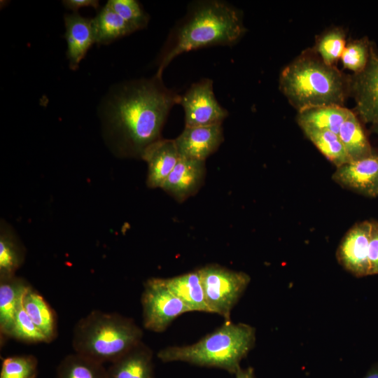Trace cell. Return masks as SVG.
I'll use <instances>...</instances> for the list:
<instances>
[{"instance_id": "obj_1", "label": "cell", "mask_w": 378, "mask_h": 378, "mask_svg": "<svg viewBox=\"0 0 378 378\" xmlns=\"http://www.w3.org/2000/svg\"><path fill=\"white\" fill-rule=\"evenodd\" d=\"M181 96L167 88L156 74L149 79L122 85L110 101L107 124L122 154L141 157L161 139V132L172 108Z\"/></svg>"}, {"instance_id": "obj_2", "label": "cell", "mask_w": 378, "mask_h": 378, "mask_svg": "<svg viewBox=\"0 0 378 378\" xmlns=\"http://www.w3.org/2000/svg\"><path fill=\"white\" fill-rule=\"evenodd\" d=\"M246 32L240 10L218 0L192 3L186 15L172 31L159 59L156 75L176 56L216 45L232 46Z\"/></svg>"}, {"instance_id": "obj_3", "label": "cell", "mask_w": 378, "mask_h": 378, "mask_svg": "<svg viewBox=\"0 0 378 378\" xmlns=\"http://www.w3.org/2000/svg\"><path fill=\"white\" fill-rule=\"evenodd\" d=\"M279 89L298 111L321 106H344L350 96V78L308 49L282 70Z\"/></svg>"}, {"instance_id": "obj_4", "label": "cell", "mask_w": 378, "mask_h": 378, "mask_svg": "<svg viewBox=\"0 0 378 378\" xmlns=\"http://www.w3.org/2000/svg\"><path fill=\"white\" fill-rule=\"evenodd\" d=\"M255 329L250 325L230 320L197 342L167 346L158 358L164 363L181 361L202 367L217 368L235 374L240 363L254 346Z\"/></svg>"}, {"instance_id": "obj_5", "label": "cell", "mask_w": 378, "mask_h": 378, "mask_svg": "<svg viewBox=\"0 0 378 378\" xmlns=\"http://www.w3.org/2000/svg\"><path fill=\"white\" fill-rule=\"evenodd\" d=\"M142 329L129 317L93 310L75 325V352L104 364L117 360L142 341Z\"/></svg>"}, {"instance_id": "obj_6", "label": "cell", "mask_w": 378, "mask_h": 378, "mask_svg": "<svg viewBox=\"0 0 378 378\" xmlns=\"http://www.w3.org/2000/svg\"><path fill=\"white\" fill-rule=\"evenodd\" d=\"M208 307L211 313L219 314L225 321L251 281L248 274L216 264L198 269Z\"/></svg>"}, {"instance_id": "obj_7", "label": "cell", "mask_w": 378, "mask_h": 378, "mask_svg": "<svg viewBox=\"0 0 378 378\" xmlns=\"http://www.w3.org/2000/svg\"><path fill=\"white\" fill-rule=\"evenodd\" d=\"M144 328L164 332L178 316L190 310L167 286L164 278H150L144 284L141 295Z\"/></svg>"}, {"instance_id": "obj_8", "label": "cell", "mask_w": 378, "mask_h": 378, "mask_svg": "<svg viewBox=\"0 0 378 378\" xmlns=\"http://www.w3.org/2000/svg\"><path fill=\"white\" fill-rule=\"evenodd\" d=\"M180 104L185 112V127L222 123L228 115L227 111L216 99L213 81L209 78L193 83L181 96Z\"/></svg>"}, {"instance_id": "obj_9", "label": "cell", "mask_w": 378, "mask_h": 378, "mask_svg": "<svg viewBox=\"0 0 378 378\" xmlns=\"http://www.w3.org/2000/svg\"><path fill=\"white\" fill-rule=\"evenodd\" d=\"M350 78V96L354 113L364 122L378 125V50L372 42L368 63L363 71Z\"/></svg>"}, {"instance_id": "obj_10", "label": "cell", "mask_w": 378, "mask_h": 378, "mask_svg": "<svg viewBox=\"0 0 378 378\" xmlns=\"http://www.w3.org/2000/svg\"><path fill=\"white\" fill-rule=\"evenodd\" d=\"M372 220L354 224L345 234L336 251L338 262L357 277L370 275L369 244Z\"/></svg>"}, {"instance_id": "obj_11", "label": "cell", "mask_w": 378, "mask_h": 378, "mask_svg": "<svg viewBox=\"0 0 378 378\" xmlns=\"http://www.w3.org/2000/svg\"><path fill=\"white\" fill-rule=\"evenodd\" d=\"M332 180L343 188L366 197H378V152L336 167Z\"/></svg>"}, {"instance_id": "obj_12", "label": "cell", "mask_w": 378, "mask_h": 378, "mask_svg": "<svg viewBox=\"0 0 378 378\" xmlns=\"http://www.w3.org/2000/svg\"><path fill=\"white\" fill-rule=\"evenodd\" d=\"M174 140L180 156L205 162L223 141L222 123L185 127Z\"/></svg>"}, {"instance_id": "obj_13", "label": "cell", "mask_w": 378, "mask_h": 378, "mask_svg": "<svg viewBox=\"0 0 378 378\" xmlns=\"http://www.w3.org/2000/svg\"><path fill=\"white\" fill-rule=\"evenodd\" d=\"M204 174V161L180 156L161 188L176 200L183 201L197 191Z\"/></svg>"}, {"instance_id": "obj_14", "label": "cell", "mask_w": 378, "mask_h": 378, "mask_svg": "<svg viewBox=\"0 0 378 378\" xmlns=\"http://www.w3.org/2000/svg\"><path fill=\"white\" fill-rule=\"evenodd\" d=\"M148 164L146 183L150 188L162 187L180 158L174 139H160L150 144L141 157Z\"/></svg>"}, {"instance_id": "obj_15", "label": "cell", "mask_w": 378, "mask_h": 378, "mask_svg": "<svg viewBox=\"0 0 378 378\" xmlns=\"http://www.w3.org/2000/svg\"><path fill=\"white\" fill-rule=\"evenodd\" d=\"M64 18L69 67L76 70L89 48L96 43L93 20L81 16L77 12L66 14Z\"/></svg>"}, {"instance_id": "obj_16", "label": "cell", "mask_w": 378, "mask_h": 378, "mask_svg": "<svg viewBox=\"0 0 378 378\" xmlns=\"http://www.w3.org/2000/svg\"><path fill=\"white\" fill-rule=\"evenodd\" d=\"M107 378H154L152 350L141 341L111 363Z\"/></svg>"}, {"instance_id": "obj_17", "label": "cell", "mask_w": 378, "mask_h": 378, "mask_svg": "<svg viewBox=\"0 0 378 378\" xmlns=\"http://www.w3.org/2000/svg\"><path fill=\"white\" fill-rule=\"evenodd\" d=\"M30 284L24 279L13 276L0 278L1 341L10 338L16 312L22 295Z\"/></svg>"}, {"instance_id": "obj_18", "label": "cell", "mask_w": 378, "mask_h": 378, "mask_svg": "<svg viewBox=\"0 0 378 378\" xmlns=\"http://www.w3.org/2000/svg\"><path fill=\"white\" fill-rule=\"evenodd\" d=\"M164 281L169 289L190 312L211 313L198 270L171 278H164Z\"/></svg>"}, {"instance_id": "obj_19", "label": "cell", "mask_w": 378, "mask_h": 378, "mask_svg": "<svg viewBox=\"0 0 378 378\" xmlns=\"http://www.w3.org/2000/svg\"><path fill=\"white\" fill-rule=\"evenodd\" d=\"M22 302L34 324L43 332L49 342H52L57 336V316L54 309L31 285L24 290Z\"/></svg>"}, {"instance_id": "obj_20", "label": "cell", "mask_w": 378, "mask_h": 378, "mask_svg": "<svg viewBox=\"0 0 378 378\" xmlns=\"http://www.w3.org/2000/svg\"><path fill=\"white\" fill-rule=\"evenodd\" d=\"M349 111L335 105L308 108L298 111L297 122L302 130H328L338 134Z\"/></svg>"}, {"instance_id": "obj_21", "label": "cell", "mask_w": 378, "mask_h": 378, "mask_svg": "<svg viewBox=\"0 0 378 378\" xmlns=\"http://www.w3.org/2000/svg\"><path fill=\"white\" fill-rule=\"evenodd\" d=\"M338 136L350 162L366 158L374 151L358 115L351 110L340 127Z\"/></svg>"}, {"instance_id": "obj_22", "label": "cell", "mask_w": 378, "mask_h": 378, "mask_svg": "<svg viewBox=\"0 0 378 378\" xmlns=\"http://www.w3.org/2000/svg\"><path fill=\"white\" fill-rule=\"evenodd\" d=\"M25 259V248L14 230L5 222L0 229V278L15 275Z\"/></svg>"}, {"instance_id": "obj_23", "label": "cell", "mask_w": 378, "mask_h": 378, "mask_svg": "<svg viewBox=\"0 0 378 378\" xmlns=\"http://www.w3.org/2000/svg\"><path fill=\"white\" fill-rule=\"evenodd\" d=\"M96 43L108 44L127 36L134 29L106 4L92 19Z\"/></svg>"}, {"instance_id": "obj_24", "label": "cell", "mask_w": 378, "mask_h": 378, "mask_svg": "<svg viewBox=\"0 0 378 378\" xmlns=\"http://www.w3.org/2000/svg\"><path fill=\"white\" fill-rule=\"evenodd\" d=\"M55 378H107L104 364L74 352L59 363Z\"/></svg>"}, {"instance_id": "obj_25", "label": "cell", "mask_w": 378, "mask_h": 378, "mask_svg": "<svg viewBox=\"0 0 378 378\" xmlns=\"http://www.w3.org/2000/svg\"><path fill=\"white\" fill-rule=\"evenodd\" d=\"M307 138L336 167L347 162L349 159L338 134L328 131L302 129Z\"/></svg>"}, {"instance_id": "obj_26", "label": "cell", "mask_w": 378, "mask_h": 378, "mask_svg": "<svg viewBox=\"0 0 378 378\" xmlns=\"http://www.w3.org/2000/svg\"><path fill=\"white\" fill-rule=\"evenodd\" d=\"M346 45V34L340 27L330 29L320 35L313 48L327 64L335 66Z\"/></svg>"}, {"instance_id": "obj_27", "label": "cell", "mask_w": 378, "mask_h": 378, "mask_svg": "<svg viewBox=\"0 0 378 378\" xmlns=\"http://www.w3.org/2000/svg\"><path fill=\"white\" fill-rule=\"evenodd\" d=\"M371 44L367 36L347 43L340 58L344 68L353 74L363 71L369 61Z\"/></svg>"}, {"instance_id": "obj_28", "label": "cell", "mask_w": 378, "mask_h": 378, "mask_svg": "<svg viewBox=\"0 0 378 378\" xmlns=\"http://www.w3.org/2000/svg\"><path fill=\"white\" fill-rule=\"evenodd\" d=\"M10 338L26 343H49L46 335L34 324L24 309L22 298L16 312Z\"/></svg>"}, {"instance_id": "obj_29", "label": "cell", "mask_w": 378, "mask_h": 378, "mask_svg": "<svg viewBox=\"0 0 378 378\" xmlns=\"http://www.w3.org/2000/svg\"><path fill=\"white\" fill-rule=\"evenodd\" d=\"M38 360L33 355H20L4 358L0 378H36Z\"/></svg>"}, {"instance_id": "obj_30", "label": "cell", "mask_w": 378, "mask_h": 378, "mask_svg": "<svg viewBox=\"0 0 378 378\" xmlns=\"http://www.w3.org/2000/svg\"><path fill=\"white\" fill-rule=\"evenodd\" d=\"M106 4L134 31L141 29L148 24V15L136 0H109Z\"/></svg>"}, {"instance_id": "obj_31", "label": "cell", "mask_w": 378, "mask_h": 378, "mask_svg": "<svg viewBox=\"0 0 378 378\" xmlns=\"http://www.w3.org/2000/svg\"><path fill=\"white\" fill-rule=\"evenodd\" d=\"M370 275L378 274V222L372 221L369 244Z\"/></svg>"}, {"instance_id": "obj_32", "label": "cell", "mask_w": 378, "mask_h": 378, "mask_svg": "<svg viewBox=\"0 0 378 378\" xmlns=\"http://www.w3.org/2000/svg\"><path fill=\"white\" fill-rule=\"evenodd\" d=\"M64 6L74 12L83 7H92L95 9L99 8V1L97 0H65L62 1Z\"/></svg>"}, {"instance_id": "obj_33", "label": "cell", "mask_w": 378, "mask_h": 378, "mask_svg": "<svg viewBox=\"0 0 378 378\" xmlns=\"http://www.w3.org/2000/svg\"><path fill=\"white\" fill-rule=\"evenodd\" d=\"M235 378H255L252 368H240L235 374Z\"/></svg>"}, {"instance_id": "obj_34", "label": "cell", "mask_w": 378, "mask_h": 378, "mask_svg": "<svg viewBox=\"0 0 378 378\" xmlns=\"http://www.w3.org/2000/svg\"><path fill=\"white\" fill-rule=\"evenodd\" d=\"M363 378H378V363L371 368Z\"/></svg>"}, {"instance_id": "obj_35", "label": "cell", "mask_w": 378, "mask_h": 378, "mask_svg": "<svg viewBox=\"0 0 378 378\" xmlns=\"http://www.w3.org/2000/svg\"><path fill=\"white\" fill-rule=\"evenodd\" d=\"M371 130L373 133L378 135V125H371Z\"/></svg>"}]
</instances>
